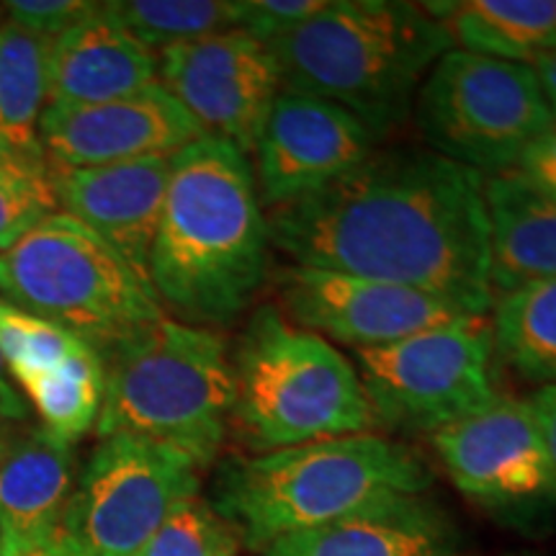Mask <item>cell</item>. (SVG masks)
Returning <instances> with one entry per match:
<instances>
[{
	"label": "cell",
	"mask_w": 556,
	"mask_h": 556,
	"mask_svg": "<svg viewBox=\"0 0 556 556\" xmlns=\"http://www.w3.org/2000/svg\"><path fill=\"white\" fill-rule=\"evenodd\" d=\"M266 217L270 248L291 266L420 289L477 317L495 304L484 176L428 148L374 150Z\"/></svg>",
	"instance_id": "6da1fadb"
},
{
	"label": "cell",
	"mask_w": 556,
	"mask_h": 556,
	"mask_svg": "<svg viewBox=\"0 0 556 556\" xmlns=\"http://www.w3.org/2000/svg\"><path fill=\"white\" fill-rule=\"evenodd\" d=\"M270 250L248 155L214 137L173 155L150 253V287L160 307L197 328L229 325L266 283Z\"/></svg>",
	"instance_id": "7a4b0ae2"
},
{
	"label": "cell",
	"mask_w": 556,
	"mask_h": 556,
	"mask_svg": "<svg viewBox=\"0 0 556 556\" xmlns=\"http://www.w3.org/2000/svg\"><path fill=\"white\" fill-rule=\"evenodd\" d=\"M451 50V34L426 3L402 0H328L270 45L283 88L345 109L374 139L407 122L426 75Z\"/></svg>",
	"instance_id": "3957f363"
},
{
	"label": "cell",
	"mask_w": 556,
	"mask_h": 556,
	"mask_svg": "<svg viewBox=\"0 0 556 556\" xmlns=\"http://www.w3.org/2000/svg\"><path fill=\"white\" fill-rule=\"evenodd\" d=\"M430 484L433 475L413 448L371 430L229 458L212 505L242 546L263 552L392 497L422 495Z\"/></svg>",
	"instance_id": "277c9868"
},
{
	"label": "cell",
	"mask_w": 556,
	"mask_h": 556,
	"mask_svg": "<svg viewBox=\"0 0 556 556\" xmlns=\"http://www.w3.org/2000/svg\"><path fill=\"white\" fill-rule=\"evenodd\" d=\"M101 358L99 438L163 443L201 469L217 458L235 405L232 356L219 332L165 315Z\"/></svg>",
	"instance_id": "5b68a950"
},
{
	"label": "cell",
	"mask_w": 556,
	"mask_h": 556,
	"mask_svg": "<svg viewBox=\"0 0 556 556\" xmlns=\"http://www.w3.org/2000/svg\"><path fill=\"white\" fill-rule=\"evenodd\" d=\"M232 371L229 428L253 454L377 428L353 361L330 340L291 325L276 304L248 317Z\"/></svg>",
	"instance_id": "8992f818"
},
{
	"label": "cell",
	"mask_w": 556,
	"mask_h": 556,
	"mask_svg": "<svg viewBox=\"0 0 556 556\" xmlns=\"http://www.w3.org/2000/svg\"><path fill=\"white\" fill-rule=\"evenodd\" d=\"M0 302L65 328L101 356L165 317L155 291L65 212L0 253Z\"/></svg>",
	"instance_id": "52a82bcc"
},
{
	"label": "cell",
	"mask_w": 556,
	"mask_h": 556,
	"mask_svg": "<svg viewBox=\"0 0 556 556\" xmlns=\"http://www.w3.org/2000/svg\"><path fill=\"white\" fill-rule=\"evenodd\" d=\"M428 150L479 176L516 170L556 129L536 70L451 50L426 75L413 106Z\"/></svg>",
	"instance_id": "ba28073f"
},
{
	"label": "cell",
	"mask_w": 556,
	"mask_h": 556,
	"mask_svg": "<svg viewBox=\"0 0 556 556\" xmlns=\"http://www.w3.org/2000/svg\"><path fill=\"white\" fill-rule=\"evenodd\" d=\"M353 361L377 428L433 435L503 397L486 317L356 351Z\"/></svg>",
	"instance_id": "9c48e42d"
},
{
	"label": "cell",
	"mask_w": 556,
	"mask_h": 556,
	"mask_svg": "<svg viewBox=\"0 0 556 556\" xmlns=\"http://www.w3.org/2000/svg\"><path fill=\"white\" fill-rule=\"evenodd\" d=\"M201 467L137 435L99 438L62 516L67 556H139L180 505L199 495Z\"/></svg>",
	"instance_id": "30bf717a"
},
{
	"label": "cell",
	"mask_w": 556,
	"mask_h": 556,
	"mask_svg": "<svg viewBox=\"0 0 556 556\" xmlns=\"http://www.w3.org/2000/svg\"><path fill=\"white\" fill-rule=\"evenodd\" d=\"M274 278L276 307L291 325L353 351L384 348L477 317L420 289L340 270L287 266Z\"/></svg>",
	"instance_id": "8fae6325"
},
{
	"label": "cell",
	"mask_w": 556,
	"mask_h": 556,
	"mask_svg": "<svg viewBox=\"0 0 556 556\" xmlns=\"http://www.w3.org/2000/svg\"><path fill=\"white\" fill-rule=\"evenodd\" d=\"M157 80L206 137L222 139L248 157L283 88L270 47L242 31L212 34L163 50Z\"/></svg>",
	"instance_id": "7c38bea8"
},
{
	"label": "cell",
	"mask_w": 556,
	"mask_h": 556,
	"mask_svg": "<svg viewBox=\"0 0 556 556\" xmlns=\"http://www.w3.org/2000/svg\"><path fill=\"white\" fill-rule=\"evenodd\" d=\"M441 467L462 495L497 510L556 500V479L531 400L500 397L482 413L430 435Z\"/></svg>",
	"instance_id": "4fadbf2b"
},
{
	"label": "cell",
	"mask_w": 556,
	"mask_h": 556,
	"mask_svg": "<svg viewBox=\"0 0 556 556\" xmlns=\"http://www.w3.org/2000/svg\"><path fill=\"white\" fill-rule=\"evenodd\" d=\"M374 139L356 116L317 96L281 88L255 144V186L266 212L309 197L371 155Z\"/></svg>",
	"instance_id": "5bb4252c"
},
{
	"label": "cell",
	"mask_w": 556,
	"mask_h": 556,
	"mask_svg": "<svg viewBox=\"0 0 556 556\" xmlns=\"http://www.w3.org/2000/svg\"><path fill=\"white\" fill-rule=\"evenodd\" d=\"M206 137L197 119L157 83L93 106H47L39 144L54 168H99L173 157Z\"/></svg>",
	"instance_id": "9a60e30c"
},
{
	"label": "cell",
	"mask_w": 556,
	"mask_h": 556,
	"mask_svg": "<svg viewBox=\"0 0 556 556\" xmlns=\"http://www.w3.org/2000/svg\"><path fill=\"white\" fill-rule=\"evenodd\" d=\"M173 157L99 168H52L60 208L86 225L150 287L155 242ZM152 289V287H150Z\"/></svg>",
	"instance_id": "2e32d148"
},
{
	"label": "cell",
	"mask_w": 556,
	"mask_h": 556,
	"mask_svg": "<svg viewBox=\"0 0 556 556\" xmlns=\"http://www.w3.org/2000/svg\"><path fill=\"white\" fill-rule=\"evenodd\" d=\"M157 83V54L103 3L58 34L47 58V106H93Z\"/></svg>",
	"instance_id": "e0dca14e"
},
{
	"label": "cell",
	"mask_w": 556,
	"mask_h": 556,
	"mask_svg": "<svg viewBox=\"0 0 556 556\" xmlns=\"http://www.w3.org/2000/svg\"><path fill=\"white\" fill-rule=\"evenodd\" d=\"M261 556H458V536L441 507L409 495L291 533Z\"/></svg>",
	"instance_id": "ac0fdd59"
},
{
	"label": "cell",
	"mask_w": 556,
	"mask_h": 556,
	"mask_svg": "<svg viewBox=\"0 0 556 556\" xmlns=\"http://www.w3.org/2000/svg\"><path fill=\"white\" fill-rule=\"evenodd\" d=\"M75 486L73 443L31 430L0 462V552L54 541Z\"/></svg>",
	"instance_id": "d6986e66"
},
{
	"label": "cell",
	"mask_w": 556,
	"mask_h": 556,
	"mask_svg": "<svg viewBox=\"0 0 556 556\" xmlns=\"http://www.w3.org/2000/svg\"><path fill=\"white\" fill-rule=\"evenodd\" d=\"M492 294L556 278V201L526 173L484 178Z\"/></svg>",
	"instance_id": "ffe728a7"
},
{
	"label": "cell",
	"mask_w": 556,
	"mask_h": 556,
	"mask_svg": "<svg viewBox=\"0 0 556 556\" xmlns=\"http://www.w3.org/2000/svg\"><path fill=\"white\" fill-rule=\"evenodd\" d=\"M454 50L531 65L556 47V0H454L426 3Z\"/></svg>",
	"instance_id": "44dd1931"
},
{
	"label": "cell",
	"mask_w": 556,
	"mask_h": 556,
	"mask_svg": "<svg viewBox=\"0 0 556 556\" xmlns=\"http://www.w3.org/2000/svg\"><path fill=\"white\" fill-rule=\"evenodd\" d=\"M490 325L497 361L518 377L556 387V278L495 296Z\"/></svg>",
	"instance_id": "7402d4cb"
},
{
	"label": "cell",
	"mask_w": 556,
	"mask_h": 556,
	"mask_svg": "<svg viewBox=\"0 0 556 556\" xmlns=\"http://www.w3.org/2000/svg\"><path fill=\"white\" fill-rule=\"evenodd\" d=\"M50 37L0 24V144L41 152L39 119L47 109Z\"/></svg>",
	"instance_id": "603a6c76"
},
{
	"label": "cell",
	"mask_w": 556,
	"mask_h": 556,
	"mask_svg": "<svg viewBox=\"0 0 556 556\" xmlns=\"http://www.w3.org/2000/svg\"><path fill=\"white\" fill-rule=\"evenodd\" d=\"M34 402L47 433L75 443L96 428L103 405V358L93 345L80 343L70 356L21 387Z\"/></svg>",
	"instance_id": "cb8c5ba5"
},
{
	"label": "cell",
	"mask_w": 556,
	"mask_h": 556,
	"mask_svg": "<svg viewBox=\"0 0 556 556\" xmlns=\"http://www.w3.org/2000/svg\"><path fill=\"white\" fill-rule=\"evenodd\" d=\"M111 16L150 52L238 31L240 0H111L103 3Z\"/></svg>",
	"instance_id": "d4e9b609"
},
{
	"label": "cell",
	"mask_w": 556,
	"mask_h": 556,
	"mask_svg": "<svg viewBox=\"0 0 556 556\" xmlns=\"http://www.w3.org/2000/svg\"><path fill=\"white\" fill-rule=\"evenodd\" d=\"M50 160L0 144V253L60 214Z\"/></svg>",
	"instance_id": "484cf974"
},
{
	"label": "cell",
	"mask_w": 556,
	"mask_h": 556,
	"mask_svg": "<svg viewBox=\"0 0 556 556\" xmlns=\"http://www.w3.org/2000/svg\"><path fill=\"white\" fill-rule=\"evenodd\" d=\"M80 343L58 325L0 302V356L21 387L60 366Z\"/></svg>",
	"instance_id": "4316f807"
},
{
	"label": "cell",
	"mask_w": 556,
	"mask_h": 556,
	"mask_svg": "<svg viewBox=\"0 0 556 556\" xmlns=\"http://www.w3.org/2000/svg\"><path fill=\"white\" fill-rule=\"evenodd\" d=\"M240 546L238 531L197 495L165 520L139 556H238Z\"/></svg>",
	"instance_id": "83f0119b"
},
{
	"label": "cell",
	"mask_w": 556,
	"mask_h": 556,
	"mask_svg": "<svg viewBox=\"0 0 556 556\" xmlns=\"http://www.w3.org/2000/svg\"><path fill=\"white\" fill-rule=\"evenodd\" d=\"M325 3L328 0H240L238 31L270 47L302 29L325 9Z\"/></svg>",
	"instance_id": "f1b7e54d"
},
{
	"label": "cell",
	"mask_w": 556,
	"mask_h": 556,
	"mask_svg": "<svg viewBox=\"0 0 556 556\" xmlns=\"http://www.w3.org/2000/svg\"><path fill=\"white\" fill-rule=\"evenodd\" d=\"M93 5L96 3H83V0H11V3H3V11L9 13L11 24L21 29L54 39L93 11Z\"/></svg>",
	"instance_id": "f546056e"
},
{
	"label": "cell",
	"mask_w": 556,
	"mask_h": 556,
	"mask_svg": "<svg viewBox=\"0 0 556 556\" xmlns=\"http://www.w3.org/2000/svg\"><path fill=\"white\" fill-rule=\"evenodd\" d=\"M518 170L526 173L541 191L556 201V129L541 137L520 157Z\"/></svg>",
	"instance_id": "4dcf8cb0"
},
{
	"label": "cell",
	"mask_w": 556,
	"mask_h": 556,
	"mask_svg": "<svg viewBox=\"0 0 556 556\" xmlns=\"http://www.w3.org/2000/svg\"><path fill=\"white\" fill-rule=\"evenodd\" d=\"M528 400H531L533 409H536L541 430H544L548 462H552V471L556 479V387H539Z\"/></svg>",
	"instance_id": "1f68e13d"
},
{
	"label": "cell",
	"mask_w": 556,
	"mask_h": 556,
	"mask_svg": "<svg viewBox=\"0 0 556 556\" xmlns=\"http://www.w3.org/2000/svg\"><path fill=\"white\" fill-rule=\"evenodd\" d=\"M5 371L9 368H5L3 356H0V420H18V417L26 415V405Z\"/></svg>",
	"instance_id": "d6a6232c"
},
{
	"label": "cell",
	"mask_w": 556,
	"mask_h": 556,
	"mask_svg": "<svg viewBox=\"0 0 556 556\" xmlns=\"http://www.w3.org/2000/svg\"><path fill=\"white\" fill-rule=\"evenodd\" d=\"M533 70H536L541 88H544L548 106H552V114L556 119V47L552 52H546L544 58L533 62Z\"/></svg>",
	"instance_id": "836d02e7"
},
{
	"label": "cell",
	"mask_w": 556,
	"mask_h": 556,
	"mask_svg": "<svg viewBox=\"0 0 556 556\" xmlns=\"http://www.w3.org/2000/svg\"><path fill=\"white\" fill-rule=\"evenodd\" d=\"M3 556H67L65 548L60 546V541L54 539L50 544L45 546H37V548H24V552H11V554H3Z\"/></svg>",
	"instance_id": "e575fe53"
},
{
	"label": "cell",
	"mask_w": 556,
	"mask_h": 556,
	"mask_svg": "<svg viewBox=\"0 0 556 556\" xmlns=\"http://www.w3.org/2000/svg\"><path fill=\"white\" fill-rule=\"evenodd\" d=\"M9 454V446H5V441H3V433H0V462H3V456Z\"/></svg>",
	"instance_id": "d590c367"
},
{
	"label": "cell",
	"mask_w": 556,
	"mask_h": 556,
	"mask_svg": "<svg viewBox=\"0 0 556 556\" xmlns=\"http://www.w3.org/2000/svg\"><path fill=\"white\" fill-rule=\"evenodd\" d=\"M3 13H5V11H3V5H0V16H3Z\"/></svg>",
	"instance_id": "8d00e7d4"
},
{
	"label": "cell",
	"mask_w": 556,
	"mask_h": 556,
	"mask_svg": "<svg viewBox=\"0 0 556 556\" xmlns=\"http://www.w3.org/2000/svg\"><path fill=\"white\" fill-rule=\"evenodd\" d=\"M0 556H3V554H0Z\"/></svg>",
	"instance_id": "74e56055"
}]
</instances>
